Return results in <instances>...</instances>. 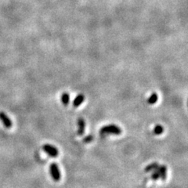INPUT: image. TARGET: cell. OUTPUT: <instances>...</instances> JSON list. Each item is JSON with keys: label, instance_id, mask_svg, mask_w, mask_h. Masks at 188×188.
Returning a JSON list of instances; mask_svg holds the SVG:
<instances>
[{"label": "cell", "instance_id": "cell-9", "mask_svg": "<svg viewBox=\"0 0 188 188\" xmlns=\"http://www.w3.org/2000/svg\"><path fill=\"white\" fill-rule=\"evenodd\" d=\"M158 166H159V165H158V162L151 163V164L148 165L146 167L145 172H146V173H149V172L153 171V170L156 169H158Z\"/></svg>", "mask_w": 188, "mask_h": 188}, {"label": "cell", "instance_id": "cell-11", "mask_svg": "<svg viewBox=\"0 0 188 188\" xmlns=\"http://www.w3.org/2000/svg\"><path fill=\"white\" fill-rule=\"evenodd\" d=\"M163 132H164V128L161 125H155V127L154 129V133L155 135H161Z\"/></svg>", "mask_w": 188, "mask_h": 188}, {"label": "cell", "instance_id": "cell-3", "mask_svg": "<svg viewBox=\"0 0 188 188\" xmlns=\"http://www.w3.org/2000/svg\"><path fill=\"white\" fill-rule=\"evenodd\" d=\"M43 150L44 151V152H46L48 155H49L52 158H56L59 154V151H58L57 148L49 144H44L43 146Z\"/></svg>", "mask_w": 188, "mask_h": 188}, {"label": "cell", "instance_id": "cell-4", "mask_svg": "<svg viewBox=\"0 0 188 188\" xmlns=\"http://www.w3.org/2000/svg\"><path fill=\"white\" fill-rule=\"evenodd\" d=\"M0 121L2 122L3 125L7 129H10L12 127L13 122L10 120V118L4 113L3 111H0Z\"/></svg>", "mask_w": 188, "mask_h": 188}, {"label": "cell", "instance_id": "cell-5", "mask_svg": "<svg viewBox=\"0 0 188 188\" xmlns=\"http://www.w3.org/2000/svg\"><path fill=\"white\" fill-rule=\"evenodd\" d=\"M78 135L82 136L85 132V128H86V122L82 118H79L78 119Z\"/></svg>", "mask_w": 188, "mask_h": 188}, {"label": "cell", "instance_id": "cell-1", "mask_svg": "<svg viewBox=\"0 0 188 188\" xmlns=\"http://www.w3.org/2000/svg\"><path fill=\"white\" fill-rule=\"evenodd\" d=\"M100 132L101 134H114V135H119L122 133V129L115 124L104 125L100 129Z\"/></svg>", "mask_w": 188, "mask_h": 188}, {"label": "cell", "instance_id": "cell-10", "mask_svg": "<svg viewBox=\"0 0 188 188\" xmlns=\"http://www.w3.org/2000/svg\"><path fill=\"white\" fill-rule=\"evenodd\" d=\"M158 94L156 93H153L151 95V97L148 98V103H149V104H154L156 102L158 101Z\"/></svg>", "mask_w": 188, "mask_h": 188}, {"label": "cell", "instance_id": "cell-12", "mask_svg": "<svg viewBox=\"0 0 188 188\" xmlns=\"http://www.w3.org/2000/svg\"><path fill=\"white\" fill-rule=\"evenodd\" d=\"M153 173L151 175V179H152L153 180H158V179L160 178V175H159V173H158V169H156L153 170Z\"/></svg>", "mask_w": 188, "mask_h": 188}, {"label": "cell", "instance_id": "cell-6", "mask_svg": "<svg viewBox=\"0 0 188 188\" xmlns=\"http://www.w3.org/2000/svg\"><path fill=\"white\" fill-rule=\"evenodd\" d=\"M84 100H85V96L83 94H79L75 97V100H73V106L75 107H78V106L81 105V103H83Z\"/></svg>", "mask_w": 188, "mask_h": 188}, {"label": "cell", "instance_id": "cell-7", "mask_svg": "<svg viewBox=\"0 0 188 188\" xmlns=\"http://www.w3.org/2000/svg\"><path fill=\"white\" fill-rule=\"evenodd\" d=\"M158 173L160 175V178L162 180H165L166 179V173H167V168L166 166L162 165H159L158 167Z\"/></svg>", "mask_w": 188, "mask_h": 188}, {"label": "cell", "instance_id": "cell-8", "mask_svg": "<svg viewBox=\"0 0 188 188\" xmlns=\"http://www.w3.org/2000/svg\"><path fill=\"white\" fill-rule=\"evenodd\" d=\"M70 101V96L68 93H64L61 95V102L64 105H68Z\"/></svg>", "mask_w": 188, "mask_h": 188}, {"label": "cell", "instance_id": "cell-13", "mask_svg": "<svg viewBox=\"0 0 188 188\" xmlns=\"http://www.w3.org/2000/svg\"><path fill=\"white\" fill-rule=\"evenodd\" d=\"M93 140V136H91V135L87 136H86V137L83 139V142H84V143H90V142H91Z\"/></svg>", "mask_w": 188, "mask_h": 188}, {"label": "cell", "instance_id": "cell-2", "mask_svg": "<svg viewBox=\"0 0 188 188\" xmlns=\"http://www.w3.org/2000/svg\"><path fill=\"white\" fill-rule=\"evenodd\" d=\"M49 173H50L51 177L54 181L57 182L61 180V175L60 172L59 167L56 162H53L49 166Z\"/></svg>", "mask_w": 188, "mask_h": 188}]
</instances>
